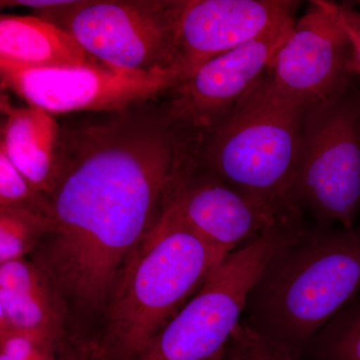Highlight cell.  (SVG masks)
<instances>
[{"label":"cell","mask_w":360,"mask_h":360,"mask_svg":"<svg viewBox=\"0 0 360 360\" xmlns=\"http://www.w3.org/2000/svg\"><path fill=\"white\" fill-rule=\"evenodd\" d=\"M51 231L30 259L65 302L70 330L89 335L130 253L158 221L181 155L160 118L127 110L61 122Z\"/></svg>","instance_id":"6da1fadb"},{"label":"cell","mask_w":360,"mask_h":360,"mask_svg":"<svg viewBox=\"0 0 360 360\" xmlns=\"http://www.w3.org/2000/svg\"><path fill=\"white\" fill-rule=\"evenodd\" d=\"M360 292V225L316 224L277 251L248 295L245 322L296 359Z\"/></svg>","instance_id":"7a4b0ae2"},{"label":"cell","mask_w":360,"mask_h":360,"mask_svg":"<svg viewBox=\"0 0 360 360\" xmlns=\"http://www.w3.org/2000/svg\"><path fill=\"white\" fill-rule=\"evenodd\" d=\"M229 257L168 207L123 264L96 338L104 360H136Z\"/></svg>","instance_id":"3957f363"},{"label":"cell","mask_w":360,"mask_h":360,"mask_svg":"<svg viewBox=\"0 0 360 360\" xmlns=\"http://www.w3.org/2000/svg\"><path fill=\"white\" fill-rule=\"evenodd\" d=\"M307 111L266 75L202 139L194 163L281 219H302L292 189Z\"/></svg>","instance_id":"277c9868"},{"label":"cell","mask_w":360,"mask_h":360,"mask_svg":"<svg viewBox=\"0 0 360 360\" xmlns=\"http://www.w3.org/2000/svg\"><path fill=\"white\" fill-rule=\"evenodd\" d=\"M307 229L302 219H279L231 252L136 360H210L221 354L265 265Z\"/></svg>","instance_id":"5b68a950"},{"label":"cell","mask_w":360,"mask_h":360,"mask_svg":"<svg viewBox=\"0 0 360 360\" xmlns=\"http://www.w3.org/2000/svg\"><path fill=\"white\" fill-rule=\"evenodd\" d=\"M184 0H82L39 13L115 70L174 75Z\"/></svg>","instance_id":"8992f818"},{"label":"cell","mask_w":360,"mask_h":360,"mask_svg":"<svg viewBox=\"0 0 360 360\" xmlns=\"http://www.w3.org/2000/svg\"><path fill=\"white\" fill-rule=\"evenodd\" d=\"M292 198L317 224L355 226L360 212V91L354 82L305 113Z\"/></svg>","instance_id":"52a82bcc"},{"label":"cell","mask_w":360,"mask_h":360,"mask_svg":"<svg viewBox=\"0 0 360 360\" xmlns=\"http://www.w3.org/2000/svg\"><path fill=\"white\" fill-rule=\"evenodd\" d=\"M1 84L27 103L53 115L111 112L163 96L174 75H146L110 66L28 68L0 63Z\"/></svg>","instance_id":"ba28073f"},{"label":"cell","mask_w":360,"mask_h":360,"mask_svg":"<svg viewBox=\"0 0 360 360\" xmlns=\"http://www.w3.org/2000/svg\"><path fill=\"white\" fill-rule=\"evenodd\" d=\"M267 77L279 94L307 110L354 84V44L335 2L310 1L276 52Z\"/></svg>","instance_id":"9c48e42d"},{"label":"cell","mask_w":360,"mask_h":360,"mask_svg":"<svg viewBox=\"0 0 360 360\" xmlns=\"http://www.w3.org/2000/svg\"><path fill=\"white\" fill-rule=\"evenodd\" d=\"M295 21L212 58L168 90V112L196 150L206 135L267 75Z\"/></svg>","instance_id":"30bf717a"},{"label":"cell","mask_w":360,"mask_h":360,"mask_svg":"<svg viewBox=\"0 0 360 360\" xmlns=\"http://www.w3.org/2000/svg\"><path fill=\"white\" fill-rule=\"evenodd\" d=\"M292 0H184L177 30L179 82L201 65L295 20Z\"/></svg>","instance_id":"8fae6325"},{"label":"cell","mask_w":360,"mask_h":360,"mask_svg":"<svg viewBox=\"0 0 360 360\" xmlns=\"http://www.w3.org/2000/svg\"><path fill=\"white\" fill-rule=\"evenodd\" d=\"M165 206L225 255L283 219L259 201L198 167L193 158L175 177Z\"/></svg>","instance_id":"7c38bea8"},{"label":"cell","mask_w":360,"mask_h":360,"mask_svg":"<svg viewBox=\"0 0 360 360\" xmlns=\"http://www.w3.org/2000/svg\"><path fill=\"white\" fill-rule=\"evenodd\" d=\"M70 340L63 298L44 269L30 258L0 264V333Z\"/></svg>","instance_id":"4fadbf2b"},{"label":"cell","mask_w":360,"mask_h":360,"mask_svg":"<svg viewBox=\"0 0 360 360\" xmlns=\"http://www.w3.org/2000/svg\"><path fill=\"white\" fill-rule=\"evenodd\" d=\"M6 115L0 149L35 188L49 198L53 187L59 122L41 108H14L2 97Z\"/></svg>","instance_id":"5bb4252c"},{"label":"cell","mask_w":360,"mask_h":360,"mask_svg":"<svg viewBox=\"0 0 360 360\" xmlns=\"http://www.w3.org/2000/svg\"><path fill=\"white\" fill-rule=\"evenodd\" d=\"M0 63L28 68L99 66L72 37L39 16H0Z\"/></svg>","instance_id":"9a60e30c"},{"label":"cell","mask_w":360,"mask_h":360,"mask_svg":"<svg viewBox=\"0 0 360 360\" xmlns=\"http://www.w3.org/2000/svg\"><path fill=\"white\" fill-rule=\"evenodd\" d=\"M307 360H360V292L310 342Z\"/></svg>","instance_id":"2e32d148"},{"label":"cell","mask_w":360,"mask_h":360,"mask_svg":"<svg viewBox=\"0 0 360 360\" xmlns=\"http://www.w3.org/2000/svg\"><path fill=\"white\" fill-rule=\"evenodd\" d=\"M51 231L46 217L0 207V264L32 257Z\"/></svg>","instance_id":"e0dca14e"},{"label":"cell","mask_w":360,"mask_h":360,"mask_svg":"<svg viewBox=\"0 0 360 360\" xmlns=\"http://www.w3.org/2000/svg\"><path fill=\"white\" fill-rule=\"evenodd\" d=\"M0 207L23 210L51 221V206L45 194L28 181L0 149Z\"/></svg>","instance_id":"ac0fdd59"},{"label":"cell","mask_w":360,"mask_h":360,"mask_svg":"<svg viewBox=\"0 0 360 360\" xmlns=\"http://www.w3.org/2000/svg\"><path fill=\"white\" fill-rule=\"evenodd\" d=\"M70 340L58 341L30 333L2 331L0 360H63Z\"/></svg>","instance_id":"d6986e66"},{"label":"cell","mask_w":360,"mask_h":360,"mask_svg":"<svg viewBox=\"0 0 360 360\" xmlns=\"http://www.w3.org/2000/svg\"><path fill=\"white\" fill-rule=\"evenodd\" d=\"M225 360H300L241 321L224 349Z\"/></svg>","instance_id":"ffe728a7"},{"label":"cell","mask_w":360,"mask_h":360,"mask_svg":"<svg viewBox=\"0 0 360 360\" xmlns=\"http://www.w3.org/2000/svg\"><path fill=\"white\" fill-rule=\"evenodd\" d=\"M336 13L345 28L354 49V73L360 77V11L347 4H335Z\"/></svg>","instance_id":"44dd1931"},{"label":"cell","mask_w":360,"mask_h":360,"mask_svg":"<svg viewBox=\"0 0 360 360\" xmlns=\"http://www.w3.org/2000/svg\"><path fill=\"white\" fill-rule=\"evenodd\" d=\"M63 360H104L98 354L96 343L70 340Z\"/></svg>","instance_id":"7402d4cb"},{"label":"cell","mask_w":360,"mask_h":360,"mask_svg":"<svg viewBox=\"0 0 360 360\" xmlns=\"http://www.w3.org/2000/svg\"><path fill=\"white\" fill-rule=\"evenodd\" d=\"M1 7H27L39 11V13L54 11L71 4L70 0H1Z\"/></svg>","instance_id":"603a6c76"},{"label":"cell","mask_w":360,"mask_h":360,"mask_svg":"<svg viewBox=\"0 0 360 360\" xmlns=\"http://www.w3.org/2000/svg\"><path fill=\"white\" fill-rule=\"evenodd\" d=\"M210 360H225L224 359V350L221 352V354H217V356L213 357V359Z\"/></svg>","instance_id":"cb8c5ba5"},{"label":"cell","mask_w":360,"mask_h":360,"mask_svg":"<svg viewBox=\"0 0 360 360\" xmlns=\"http://www.w3.org/2000/svg\"><path fill=\"white\" fill-rule=\"evenodd\" d=\"M355 4H359V6H360V1H356V2H355Z\"/></svg>","instance_id":"d4e9b609"}]
</instances>
